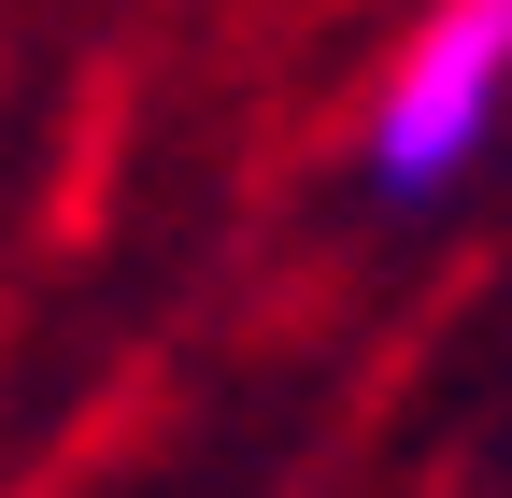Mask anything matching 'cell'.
<instances>
[{
	"instance_id": "1",
	"label": "cell",
	"mask_w": 512,
	"mask_h": 498,
	"mask_svg": "<svg viewBox=\"0 0 512 498\" xmlns=\"http://www.w3.org/2000/svg\"><path fill=\"white\" fill-rule=\"evenodd\" d=\"M512 129V0H427L399 29V57L370 72V114H356V185L370 200H456V185L498 157Z\"/></svg>"
}]
</instances>
